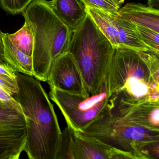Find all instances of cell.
<instances>
[{"label": "cell", "mask_w": 159, "mask_h": 159, "mask_svg": "<svg viewBox=\"0 0 159 159\" xmlns=\"http://www.w3.org/2000/svg\"><path fill=\"white\" fill-rule=\"evenodd\" d=\"M132 23L134 29L137 36L140 40L148 48L149 50L159 53V33Z\"/></svg>", "instance_id": "e0dca14e"}, {"label": "cell", "mask_w": 159, "mask_h": 159, "mask_svg": "<svg viewBox=\"0 0 159 159\" xmlns=\"http://www.w3.org/2000/svg\"><path fill=\"white\" fill-rule=\"evenodd\" d=\"M118 16L159 33V9L141 3H128L120 8Z\"/></svg>", "instance_id": "8fae6325"}, {"label": "cell", "mask_w": 159, "mask_h": 159, "mask_svg": "<svg viewBox=\"0 0 159 159\" xmlns=\"http://www.w3.org/2000/svg\"><path fill=\"white\" fill-rule=\"evenodd\" d=\"M135 154L138 159H159V139L140 143L135 147Z\"/></svg>", "instance_id": "ac0fdd59"}, {"label": "cell", "mask_w": 159, "mask_h": 159, "mask_svg": "<svg viewBox=\"0 0 159 159\" xmlns=\"http://www.w3.org/2000/svg\"><path fill=\"white\" fill-rule=\"evenodd\" d=\"M80 134L108 147L131 153L140 143L159 139V132L126 119L108 103L99 117Z\"/></svg>", "instance_id": "5b68a950"}, {"label": "cell", "mask_w": 159, "mask_h": 159, "mask_svg": "<svg viewBox=\"0 0 159 159\" xmlns=\"http://www.w3.org/2000/svg\"><path fill=\"white\" fill-rule=\"evenodd\" d=\"M109 159H137L131 153L124 152L119 149L111 148Z\"/></svg>", "instance_id": "603a6c76"}, {"label": "cell", "mask_w": 159, "mask_h": 159, "mask_svg": "<svg viewBox=\"0 0 159 159\" xmlns=\"http://www.w3.org/2000/svg\"><path fill=\"white\" fill-rule=\"evenodd\" d=\"M22 16L33 32V77L47 82L54 61L67 52L73 30L58 16L51 1L33 0Z\"/></svg>", "instance_id": "3957f363"}, {"label": "cell", "mask_w": 159, "mask_h": 159, "mask_svg": "<svg viewBox=\"0 0 159 159\" xmlns=\"http://www.w3.org/2000/svg\"><path fill=\"white\" fill-rule=\"evenodd\" d=\"M18 91L12 96L27 121L24 152L30 159H57L62 133L54 106L40 80L17 72Z\"/></svg>", "instance_id": "6da1fadb"}, {"label": "cell", "mask_w": 159, "mask_h": 159, "mask_svg": "<svg viewBox=\"0 0 159 159\" xmlns=\"http://www.w3.org/2000/svg\"><path fill=\"white\" fill-rule=\"evenodd\" d=\"M109 99L126 107L159 104V85L153 79L145 51L116 49L107 75Z\"/></svg>", "instance_id": "7a4b0ae2"}, {"label": "cell", "mask_w": 159, "mask_h": 159, "mask_svg": "<svg viewBox=\"0 0 159 159\" xmlns=\"http://www.w3.org/2000/svg\"><path fill=\"white\" fill-rule=\"evenodd\" d=\"M115 22L118 32L120 47L139 51L149 50L137 36L131 22L118 16L115 17Z\"/></svg>", "instance_id": "9a60e30c"}, {"label": "cell", "mask_w": 159, "mask_h": 159, "mask_svg": "<svg viewBox=\"0 0 159 159\" xmlns=\"http://www.w3.org/2000/svg\"><path fill=\"white\" fill-rule=\"evenodd\" d=\"M50 97L61 111L68 127L75 132H82L100 116L108 103L107 77L96 94L85 97L50 88Z\"/></svg>", "instance_id": "8992f818"}, {"label": "cell", "mask_w": 159, "mask_h": 159, "mask_svg": "<svg viewBox=\"0 0 159 159\" xmlns=\"http://www.w3.org/2000/svg\"><path fill=\"white\" fill-rule=\"evenodd\" d=\"M87 13L101 31L107 37L113 46L120 47L118 32L115 22V17L99 8L86 6Z\"/></svg>", "instance_id": "5bb4252c"}, {"label": "cell", "mask_w": 159, "mask_h": 159, "mask_svg": "<svg viewBox=\"0 0 159 159\" xmlns=\"http://www.w3.org/2000/svg\"><path fill=\"white\" fill-rule=\"evenodd\" d=\"M3 58L4 61L16 72L33 76L32 57L28 56L19 49L7 36L3 33Z\"/></svg>", "instance_id": "4fadbf2b"}, {"label": "cell", "mask_w": 159, "mask_h": 159, "mask_svg": "<svg viewBox=\"0 0 159 159\" xmlns=\"http://www.w3.org/2000/svg\"><path fill=\"white\" fill-rule=\"evenodd\" d=\"M11 42L22 52L32 57L34 47V37L30 25L25 21L19 30L13 34L7 33Z\"/></svg>", "instance_id": "2e32d148"}, {"label": "cell", "mask_w": 159, "mask_h": 159, "mask_svg": "<svg viewBox=\"0 0 159 159\" xmlns=\"http://www.w3.org/2000/svg\"><path fill=\"white\" fill-rule=\"evenodd\" d=\"M147 57L151 75L155 82L159 85V53L155 51H145Z\"/></svg>", "instance_id": "7402d4cb"}, {"label": "cell", "mask_w": 159, "mask_h": 159, "mask_svg": "<svg viewBox=\"0 0 159 159\" xmlns=\"http://www.w3.org/2000/svg\"><path fill=\"white\" fill-rule=\"evenodd\" d=\"M119 8H120V6L124 2L125 0H111Z\"/></svg>", "instance_id": "d4e9b609"}, {"label": "cell", "mask_w": 159, "mask_h": 159, "mask_svg": "<svg viewBox=\"0 0 159 159\" xmlns=\"http://www.w3.org/2000/svg\"><path fill=\"white\" fill-rule=\"evenodd\" d=\"M3 33L0 30V63H5L3 58Z\"/></svg>", "instance_id": "cb8c5ba5"}, {"label": "cell", "mask_w": 159, "mask_h": 159, "mask_svg": "<svg viewBox=\"0 0 159 159\" xmlns=\"http://www.w3.org/2000/svg\"><path fill=\"white\" fill-rule=\"evenodd\" d=\"M0 102H1V101H0Z\"/></svg>", "instance_id": "484cf974"}, {"label": "cell", "mask_w": 159, "mask_h": 159, "mask_svg": "<svg viewBox=\"0 0 159 159\" xmlns=\"http://www.w3.org/2000/svg\"><path fill=\"white\" fill-rule=\"evenodd\" d=\"M69 130L70 142V159H110L111 147L75 132L70 128Z\"/></svg>", "instance_id": "9c48e42d"}, {"label": "cell", "mask_w": 159, "mask_h": 159, "mask_svg": "<svg viewBox=\"0 0 159 159\" xmlns=\"http://www.w3.org/2000/svg\"><path fill=\"white\" fill-rule=\"evenodd\" d=\"M86 6L95 7L115 16H118L120 8L111 0H82Z\"/></svg>", "instance_id": "44dd1931"}, {"label": "cell", "mask_w": 159, "mask_h": 159, "mask_svg": "<svg viewBox=\"0 0 159 159\" xmlns=\"http://www.w3.org/2000/svg\"><path fill=\"white\" fill-rule=\"evenodd\" d=\"M51 3L58 16L73 31L88 14L82 0H52Z\"/></svg>", "instance_id": "7c38bea8"}, {"label": "cell", "mask_w": 159, "mask_h": 159, "mask_svg": "<svg viewBox=\"0 0 159 159\" xmlns=\"http://www.w3.org/2000/svg\"><path fill=\"white\" fill-rule=\"evenodd\" d=\"M47 82L50 88L70 94L85 97L89 95L79 68L69 52H65L54 61Z\"/></svg>", "instance_id": "ba28073f"}, {"label": "cell", "mask_w": 159, "mask_h": 159, "mask_svg": "<svg viewBox=\"0 0 159 159\" xmlns=\"http://www.w3.org/2000/svg\"><path fill=\"white\" fill-rule=\"evenodd\" d=\"M108 103L129 121L159 132V104L148 103L130 108L112 101Z\"/></svg>", "instance_id": "30bf717a"}, {"label": "cell", "mask_w": 159, "mask_h": 159, "mask_svg": "<svg viewBox=\"0 0 159 159\" xmlns=\"http://www.w3.org/2000/svg\"><path fill=\"white\" fill-rule=\"evenodd\" d=\"M18 89L0 77V101L23 113L21 107L12 97Z\"/></svg>", "instance_id": "d6986e66"}, {"label": "cell", "mask_w": 159, "mask_h": 159, "mask_svg": "<svg viewBox=\"0 0 159 159\" xmlns=\"http://www.w3.org/2000/svg\"><path fill=\"white\" fill-rule=\"evenodd\" d=\"M116 49L88 14L73 31L67 52L73 57L89 94L101 90Z\"/></svg>", "instance_id": "277c9868"}, {"label": "cell", "mask_w": 159, "mask_h": 159, "mask_svg": "<svg viewBox=\"0 0 159 159\" xmlns=\"http://www.w3.org/2000/svg\"><path fill=\"white\" fill-rule=\"evenodd\" d=\"M33 0H0V6L6 12L16 15L23 13Z\"/></svg>", "instance_id": "ffe728a7"}, {"label": "cell", "mask_w": 159, "mask_h": 159, "mask_svg": "<svg viewBox=\"0 0 159 159\" xmlns=\"http://www.w3.org/2000/svg\"><path fill=\"white\" fill-rule=\"evenodd\" d=\"M27 121L22 112L0 102V159H18L25 150Z\"/></svg>", "instance_id": "52a82bcc"}]
</instances>
